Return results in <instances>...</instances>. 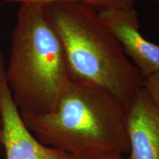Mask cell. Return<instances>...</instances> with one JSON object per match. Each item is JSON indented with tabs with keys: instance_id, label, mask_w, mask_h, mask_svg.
I'll return each instance as SVG.
<instances>
[{
	"instance_id": "1",
	"label": "cell",
	"mask_w": 159,
	"mask_h": 159,
	"mask_svg": "<svg viewBox=\"0 0 159 159\" xmlns=\"http://www.w3.org/2000/svg\"><path fill=\"white\" fill-rule=\"evenodd\" d=\"M21 115L40 142L75 159L130 152L125 108L95 85L71 80L54 111Z\"/></svg>"
},
{
	"instance_id": "2",
	"label": "cell",
	"mask_w": 159,
	"mask_h": 159,
	"mask_svg": "<svg viewBox=\"0 0 159 159\" xmlns=\"http://www.w3.org/2000/svg\"><path fill=\"white\" fill-rule=\"evenodd\" d=\"M43 10L62 45L71 80L104 89L126 108L143 88L144 77L125 54L98 10L70 2L46 4Z\"/></svg>"
},
{
	"instance_id": "3",
	"label": "cell",
	"mask_w": 159,
	"mask_h": 159,
	"mask_svg": "<svg viewBox=\"0 0 159 159\" xmlns=\"http://www.w3.org/2000/svg\"><path fill=\"white\" fill-rule=\"evenodd\" d=\"M5 76L20 112L32 114L54 111L70 83L64 51L43 5H19Z\"/></svg>"
},
{
	"instance_id": "4",
	"label": "cell",
	"mask_w": 159,
	"mask_h": 159,
	"mask_svg": "<svg viewBox=\"0 0 159 159\" xmlns=\"http://www.w3.org/2000/svg\"><path fill=\"white\" fill-rule=\"evenodd\" d=\"M5 63L0 50V122L6 159H75L40 142L27 128L7 84Z\"/></svg>"
},
{
	"instance_id": "5",
	"label": "cell",
	"mask_w": 159,
	"mask_h": 159,
	"mask_svg": "<svg viewBox=\"0 0 159 159\" xmlns=\"http://www.w3.org/2000/svg\"><path fill=\"white\" fill-rule=\"evenodd\" d=\"M99 13L144 78L159 72V44L141 33L139 13L134 7L102 10Z\"/></svg>"
},
{
	"instance_id": "6",
	"label": "cell",
	"mask_w": 159,
	"mask_h": 159,
	"mask_svg": "<svg viewBox=\"0 0 159 159\" xmlns=\"http://www.w3.org/2000/svg\"><path fill=\"white\" fill-rule=\"evenodd\" d=\"M130 158L159 159V110L144 88L125 108Z\"/></svg>"
},
{
	"instance_id": "7",
	"label": "cell",
	"mask_w": 159,
	"mask_h": 159,
	"mask_svg": "<svg viewBox=\"0 0 159 159\" xmlns=\"http://www.w3.org/2000/svg\"><path fill=\"white\" fill-rule=\"evenodd\" d=\"M7 2L14 3H36L40 5L57 2H80L92 6L98 11L111 8L134 7L136 0H7Z\"/></svg>"
},
{
	"instance_id": "8",
	"label": "cell",
	"mask_w": 159,
	"mask_h": 159,
	"mask_svg": "<svg viewBox=\"0 0 159 159\" xmlns=\"http://www.w3.org/2000/svg\"><path fill=\"white\" fill-rule=\"evenodd\" d=\"M143 88L159 110V72L144 78Z\"/></svg>"
},
{
	"instance_id": "9",
	"label": "cell",
	"mask_w": 159,
	"mask_h": 159,
	"mask_svg": "<svg viewBox=\"0 0 159 159\" xmlns=\"http://www.w3.org/2000/svg\"><path fill=\"white\" fill-rule=\"evenodd\" d=\"M88 159H127L123 155H106V156H99L96 158H91Z\"/></svg>"
},
{
	"instance_id": "10",
	"label": "cell",
	"mask_w": 159,
	"mask_h": 159,
	"mask_svg": "<svg viewBox=\"0 0 159 159\" xmlns=\"http://www.w3.org/2000/svg\"><path fill=\"white\" fill-rule=\"evenodd\" d=\"M158 5V16H157V30L159 35V0H156Z\"/></svg>"
},
{
	"instance_id": "11",
	"label": "cell",
	"mask_w": 159,
	"mask_h": 159,
	"mask_svg": "<svg viewBox=\"0 0 159 159\" xmlns=\"http://www.w3.org/2000/svg\"><path fill=\"white\" fill-rule=\"evenodd\" d=\"M2 146V128L1 122H0V149Z\"/></svg>"
}]
</instances>
